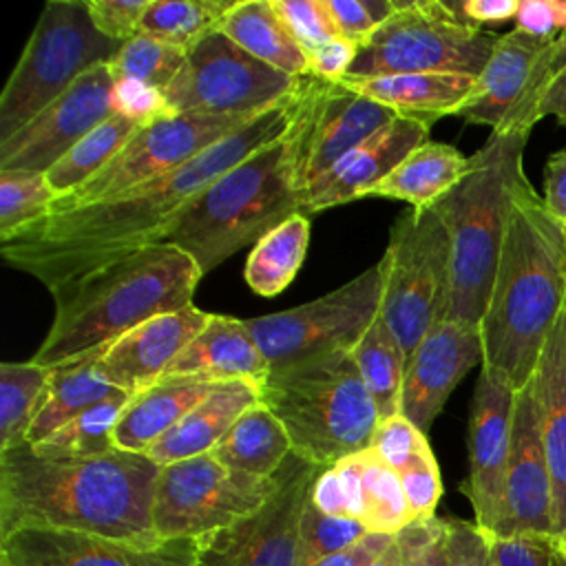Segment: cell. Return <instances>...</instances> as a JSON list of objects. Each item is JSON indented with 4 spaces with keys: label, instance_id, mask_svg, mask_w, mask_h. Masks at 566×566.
Returning a JSON list of instances; mask_svg holds the SVG:
<instances>
[{
    "label": "cell",
    "instance_id": "obj_1",
    "mask_svg": "<svg viewBox=\"0 0 566 566\" xmlns=\"http://www.w3.org/2000/svg\"><path fill=\"white\" fill-rule=\"evenodd\" d=\"M305 84V80H303ZM265 108L184 166L153 177L119 197L44 217L0 239L2 259L55 292L84 274L144 245L214 179L285 135L296 117L301 91Z\"/></svg>",
    "mask_w": 566,
    "mask_h": 566
},
{
    "label": "cell",
    "instance_id": "obj_2",
    "mask_svg": "<svg viewBox=\"0 0 566 566\" xmlns=\"http://www.w3.org/2000/svg\"><path fill=\"white\" fill-rule=\"evenodd\" d=\"M157 475L159 464L146 453L44 458L22 444L0 453V537L15 528H57L157 546Z\"/></svg>",
    "mask_w": 566,
    "mask_h": 566
},
{
    "label": "cell",
    "instance_id": "obj_3",
    "mask_svg": "<svg viewBox=\"0 0 566 566\" xmlns=\"http://www.w3.org/2000/svg\"><path fill=\"white\" fill-rule=\"evenodd\" d=\"M566 307V239L535 188L511 208L493 287L480 321L484 360L511 382L526 387L542 349Z\"/></svg>",
    "mask_w": 566,
    "mask_h": 566
},
{
    "label": "cell",
    "instance_id": "obj_4",
    "mask_svg": "<svg viewBox=\"0 0 566 566\" xmlns=\"http://www.w3.org/2000/svg\"><path fill=\"white\" fill-rule=\"evenodd\" d=\"M201 276L184 250L166 243L119 256L51 292L55 314L31 360L53 369L99 356L137 325L192 305Z\"/></svg>",
    "mask_w": 566,
    "mask_h": 566
},
{
    "label": "cell",
    "instance_id": "obj_5",
    "mask_svg": "<svg viewBox=\"0 0 566 566\" xmlns=\"http://www.w3.org/2000/svg\"><path fill=\"white\" fill-rule=\"evenodd\" d=\"M303 91L290 130L203 188L157 234L155 243L184 250L201 274H208L230 254L248 243H256L285 219L301 212Z\"/></svg>",
    "mask_w": 566,
    "mask_h": 566
},
{
    "label": "cell",
    "instance_id": "obj_6",
    "mask_svg": "<svg viewBox=\"0 0 566 566\" xmlns=\"http://www.w3.org/2000/svg\"><path fill=\"white\" fill-rule=\"evenodd\" d=\"M526 130L491 133L469 155L462 181L433 208L451 241V298L447 318L480 325L513 201L531 186L524 172Z\"/></svg>",
    "mask_w": 566,
    "mask_h": 566
},
{
    "label": "cell",
    "instance_id": "obj_7",
    "mask_svg": "<svg viewBox=\"0 0 566 566\" xmlns=\"http://www.w3.org/2000/svg\"><path fill=\"white\" fill-rule=\"evenodd\" d=\"M259 391V402L285 427L292 453L321 469L369 449L380 424L352 352L270 371Z\"/></svg>",
    "mask_w": 566,
    "mask_h": 566
},
{
    "label": "cell",
    "instance_id": "obj_8",
    "mask_svg": "<svg viewBox=\"0 0 566 566\" xmlns=\"http://www.w3.org/2000/svg\"><path fill=\"white\" fill-rule=\"evenodd\" d=\"M119 49L93 24L86 0H49L0 93V144Z\"/></svg>",
    "mask_w": 566,
    "mask_h": 566
},
{
    "label": "cell",
    "instance_id": "obj_9",
    "mask_svg": "<svg viewBox=\"0 0 566 566\" xmlns=\"http://www.w3.org/2000/svg\"><path fill=\"white\" fill-rule=\"evenodd\" d=\"M497 38V33L462 20L451 2L398 0L396 13L356 46L345 77L365 80L400 73L478 77Z\"/></svg>",
    "mask_w": 566,
    "mask_h": 566
},
{
    "label": "cell",
    "instance_id": "obj_10",
    "mask_svg": "<svg viewBox=\"0 0 566 566\" xmlns=\"http://www.w3.org/2000/svg\"><path fill=\"white\" fill-rule=\"evenodd\" d=\"M380 265V316L409 360L424 334L447 318L451 298V241L433 206L405 210L394 221Z\"/></svg>",
    "mask_w": 566,
    "mask_h": 566
},
{
    "label": "cell",
    "instance_id": "obj_11",
    "mask_svg": "<svg viewBox=\"0 0 566 566\" xmlns=\"http://www.w3.org/2000/svg\"><path fill=\"white\" fill-rule=\"evenodd\" d=\"M380 305L382 265L378 261L316 301L245 323L270 371H279L312 358L352 352L380 316Z\"/></svg>",
    "mask_w": 566,
    "mask_h": 566
},
{
    "label": "cell",
    "instance_id": "obj_12",
    "mask_svg": "<svg viewBox=\"0 0 566 566\" xmlns=\"http://www.w3.org/2000/svg\"><path fill=\"white\" fill-rule=\"evenodd\" d=\"M276 489L272 478H256L201 453L159 467L153 524L159 542L199 539L254 513Z\"/></svg>",
    "mask_w": 566,
    "mask_h": 566
},
{
    "label": "cell",
    "instance_id": "obj_13",
    "mask_svg": "<svg viewBox=\"0 0 566 566\" xmlns=\"http://www.w3.org/2000/svg\"><path fill=\"white\" fill-rule=\"evenodd\" d=\"M303 80L268 66L212 29L186 51V64L164 97L170 113L256 115L296 95Z\"/></svg>",
    "mask_w": 566,
    "mask_h": 566
},
{
    "label": "cell",
    "instance_id": "obj_14",
    "mask_svg": "<svg viewBox=\"0 0 566 566\" xmlns=\"http://www.w3.org/2000/svg\"><path fill=\"white\" fill-rule=\"evenodd\" d=\"M256 115L168 113L142 124L97 175L66 197H57L49 212H64L119 197L153 177L184 166Z\"/></svg>",
    "mask_w": 566,
    "mask_h": 566
},
{
    "label": "cell",
    "instance_id": "obj_15",
    "mask_svg": "<svg viewBox=\"0 0 566 566\" xmlns=\"http://www.w3.org/2000/svg\"><path fill=\"white\" fill-rule=\"evenodd\" d=\"M566 51V31L555 38L528 35L520 29L502 33L475 77L471 97L458 117L489 126L491 133L526 130L539 122L542 97Z\"/></svg>",
    "mask_w": 566,
    "mask_h": 566
},
{
    "label": "cell",
    "instance_id": "obj_16",
    "mask_svg": "<svg viewBox=\"0 0 566 566\" xmlns=\"http://www.w3.org/2000/svg\"><path fill=\"white\" fill-rule=\"evenodd\" d=\"M321 467L290 453L261 509L195 539V566H298V531Z\"/></svg>",
    "mask_w": 566,
    "mask_h": 566
},
{
    "label": "cell",
    "instance_id": "obj_17",
    "mask_svg": "<svg viewBox=\"0 0 566 566\" xmlns=\"http://www.w3.org/2000/svg\"><path fill=\"white\" fill-rule=\"evenodd\" d=\"M115 77L108 64L84 73L15 135L0 144V170L46 172L113 111Z\"/></svg>",
    "mask_w": 566,
    "mask_h": 566
},
{
    "label": "cell",
    "instance_id": "obj_18",
    "mask_svg": "<svg viewBox=\"0 0 566 566\" xmlns=\"http://www.w3.org/2000/svg\"><path fill=\"white\" fill-rule=\"evenodd\" d=\"M513 402L515 389L511 382L482 367L469 416V475L460 489L473 506V522L486 535L497 533L504 515Z\"/></svg>",
    "mask_w": 566,
    "mask_h": 566
},
{
    "label": "cell",
    "instance_id": "obj_19",
    "mask_svg": "<svg viewBox=\"0 0 566 566\" xmlns=\"http://www.w3.org/2000/svg\"><path fill=\"white\" fill-rule=\"evenodd\" d=\"M396 117L400 115L389 106L340 82H323L310 75L303 91L298 164L303 192L336 161Z\"/></svg>",
    "mask_w": 566,
    "mask_h": 566
},
{
    "label": "cell",
    "instance_id": "obj_20",
    "mask_svg": "<svg viewBox=\"0 0 566 566\" xmlns=\"http://www.w3.org/2000/svg\"><path fill=\"white\" fill-rule=\"evenodd\" d=\"M195 539L135 546L57 528H15L0 537V566H195Z\"/></svg>",
    "mask_w": 566,
    "mask_h": 566
},
{
    "label": "cell",
    "instance_id": "obj_21",
    "mask_svg": "<svg viewBox=\"0 0 566 566\" xmlns=\"http://www.w3.org/2000/svg\"><path fill=\"white\" fill-rule=\"evenodd\" d=\"M482 360L480 325L451 318L436 323L407 360L400 416L427 433L455 385Z\"/></svg>",
    "mask_w": 566,
    "mask_h": 566
},
{
    "label": "cell",
    "instance_id": "obj_22",
    "mask_svg": "<svg viewBox=\"0 0 566 566\" xmlns=\"http://www.w3.org/2000/svg\"><path fill=\"white\" fill-rule=\"evenodd\" d=\"M513 535H555L553 486L539 433L533 380L515 391L504 515L497 533L491 537Z\"/></svg>",
    "mask_w": 566,
    "mask_h": 566
},
{
    "label": "cell",
    "instance_id": "obj_23",
    "mask_svg": "<svg viewBox=\"0 0 566 566\" xmlns=\"http://www.w3.org/2000/svg\"><path fill=\"white\" fill-rule=\"evenodd\" d=\"M210 316L195 305L159 314L108 345L95 356V367L115 389L137 396L166 376Z\"/></svg>",
    "mask_w": 566,
    "mask_h": 566
},
{
    "label": "cell",
    "instance_id": "obj_24",
    "mask_svg": "<svg viewBox=\"0 0 566 566\" xmlns=\"http://www.w3.org/2000/svg\"><path fill=\"white\" fill-rule=\"evenodd\" d=\"M431 124L413 117H396L336 161L305 192L301 214L323 212L367 197L411 150L429 142Z\"/></svg>",
    "mask_w": 566,
    "mask_h": 566
},
{
    "label": "cell",
    "instance_id": "obj_25",
    "mask_svg": "<svg viewBox=\"0 0 566 566\" xmlns=\"http://www.w3.org/2000/svg\"><path fill=\"white\" fill-rule=\"evenodd\" d=\"M533 391L553 486V528L566 539V307L542 349Z\"/></svg>",
    "mask_w": 566,
    "mask_h": 566
},
{
    "label": "cell",
    "instance_id": "obj_26",
    "mask_svg": "<svg viewBox=\"0 0 566 566\" xmlns=\"http://www.w3.org/2000/svg\"><path fill=\"white\" fill-rule=\"evenodd\" d=\"M268 376L270 363L248 329V323L212 314L164 378H197L208 382L250 380L261 387Z\"/></svg>",
    "mask_w": 566,
    "mask_h": 566
},
{
    "label": "cell",
    "instance_id": "obj_27",
    "mask_svg": "<svg viewBox=\"0 0 566 566\" xmlns=\"http://www.w3.org/2000/svg\"><path fill=\"white\" fill-rule=\"evenodd\" d=\"M343 515L360 522L369 533L396 535L411 522L398 473L371 449L354 453L332 467Z\"/></svg>",
    "mask_w": 566,
    "mask_h": 566
},
{
    "label": "cell",
    "instance_id": "obj_28",
    "mask_svg": "<svg viewBox=\"0 0 566 566\" xmlns=\"http://www.w3.org/2000/svg\"><path fill=\"white\" fill-rule=\"evenodd\" d=\"M259 385L250 380H230L217 385L192 411H188L168 433H164L146 455L164 467L201 453H210L232 424L254 405H259Z\"/></svg>",
    "mask_w": 566,
    "mask_h": 566
},
{
    "label": "cell",
    "instance_id": "obj_29",
    "mask_svg": "<svg viewBox=\"0 0 566 566\" xmlns=\"http://www.w3.org/2000/svg\"><path fill=\"white\" fill-rule=\"evenodd\" d=\"M340 84L389 106L400 117L433 124L444 115L458 113L471 97L475 77L458 73H400L365 80L345 77Z\"/></svg>",
    "mask_w": 566,
    "mask_h": 566
},
{
    "label": "cell",
    "instance_id": "obj_30",
    "mask_svg": "<svg viewBox=\"0 0 566 566\" xmlns=\"http://www.w3.org/2000/svg\"><path fill=\"white\" fill-rule=\"evenodd\" d=\"M221 382L197 378H161L137 394L115 427V447L130 453H146L188 411H192Z\"/></svg>",
    "mask_w": 566,
    "mask_h": 566
},
{
    "label": "cell",
    "instance_id": "obj_31",
    "mask_svg": "<svg viewBox=\"0 0 566 566\" xmlns=\"http://www.w3.org/2000/svg\"><path fill=\"white\" fill-rule=\"evenodd\" d=\"M217 29L268 66L292 77H310V53L279 18L272 0H237Z\"/></svg>",
    "mask_w": 566,
    "mask_h": 566
},
{
    "label": "cell",
    "instance_id": "obj_32",
    "mask_svg": "<svg viewBox=\"0 0 566 566\" xmlns=\"http://www.w3.org/2000/svg\"><path fill=\"white\" fill-rule=\"evenodd\" d=\"M469 170V157L455 146L427 142L411 150L367 197L407 201L413 210L436 206Z\"/></svg>",
    "mask_w": 566,
    "mask_h": 566
},
{
    "label": "cell",
    "instance_id": "obj_33",
    "mask_svg": "<svg viewBox=\"0 0 566 566\" xmlns=\"http://www.w3.org/2000/svg\"><path fill=\"white\" fill-rule=\"evenodd\" d=\"M228 469L272 478L292 453V442L281 420L265 407H250L210 451Z\"/></svg>",
    "mask_w": 566,
    "mask_h": 566
},
{
    "label": "cell",
    "instance_id": "obj_34",
    "mask_svg": "<svg viewBox=\"0 0 566 566\" xmlns=\"http://www.w3.org/2000/svg\"><path fill=\"white\" fill-rule=\"evenodd\" d=\"M115 389L95 367V356L53 367L49 387L29 427L27 444L33 447L64 427L88 407L113 396Z\"/></svg>",
    "mask_w": 566,
    "mask_h": 566
},
{
    "label": "cell",
    "instance_id": "obj_35",
    "mask_svg": "<svg viewBox=\"0 0 566 566\" xmlns=\"http://www.w3.org/2000/svg\"><path fill=\"white\" fill-rule=\"evenodd\" d=\"M310 243V219L292 214L259 239L245 259L243 279L261 296L281 294L303 265Z\"/></svg>",
    "mask_w": 566,
    "mask_h": 566
},
{
    "label": "cell",
    "instance_id": "obj_36",
    "mask_svg": "<svg viewBox=\"0 0 566 566\" xmlns=\"http://www.w3.org/2000/svg\"><path fill=\"white\" fill-rule=\"evenodd\" d=\"M352 358L378 409L380 422L398 416L407 356L382 316L371 323L352 349Z\"/></svg>",
    "mask_w": 566,
    "mask_h": 566
},
{
    "label": "cell",
    "instance_id": "obj_37",
    "mask_svg": "<svg viewBox=\"0 0 566 566\" xmlns=\"http://www.w3.org/2000/svg\"><path fill=\"white\" fill-rule=\"evenodd\" d=\"M135 396L128 391H115L102 402L88 407L64 427L53 431L31 449L44 458H93L104 455L115 447V427Z\"/></svg>",
    "mask_w": 566,
    "mask_h": 566
},
{
    "label": "cell",
    "instance_id": "obj_38",
    "mask_svg": "<svg viewBox=\"0 0 566 566\" xmlns=\"http://www.w3.org/2000/svg\"><path fill=\"white\" fill-rule=\"evenodd\" d=\"M137 128V122L113 113L106 122L82 137L57 164L44 172L55 199L66 197L97 175L126 146Z\"/></svg>",
    "mask_w": 566,
    "mask_h": 566
},
{
    "label": "cell",
    "instance_id": "obj_39",
    "mask_svg": "<svg viewBox=\"0 0 566 566\" xmlns=\"http://www.w3.org/2000/svg\"><path fill=\"white\" fill-rule=\"evenodd\" d=\"M51 374L53 369L33 360L0 365V453L27 444Z\"/></svg>",
    "mask_w": 566,
    "mask_h": 566
},
{
    "label": "cell",
    "instance_id": "obj_40",
    "mask_svg": "<svg viewBox=\"0 0 566 566\" xmlns=\"http://www.w3.org/2000/svg\"><path fill=\"white\" fill-rule=\"evenodd\" d=\"M237 0H150L139 33L188 51L219 27Z\"/></svg>",
    "mask_w": 566,
    "mask_h": 566
},
{
    "label": "cell",
    "instance_id": "obj_41",
    "mask_svg": "<svg viewBox=\"0 0 566 566\" xmlns=\"http://www.w3.org/2000/svg\"><path fill=\"white\" fill-rule=\"evenodd\" d=\"M186 64V51L168 42L135 35L122 44L111 60V73L117 80H137L159 91H166Z\"/></svg>",
    "mask_w": 566,
    "mask_h": 566
},
{
    "label": "cell",
    "instance_id": "obj_42",
    "mask_svg": "<svg viewBox=\"0 0 566 566\" xmlns=\"http://www.w3.org/2000/svg\"><path fill=\"white\" fill-rule=\"evenodd\" d=\"M53 201L44 172L0 170V239L44 217Z\"/></svg>",
    "mask_w": 566,
    "mask_h": 566
},
{
    "label": "cell",
    "instance_id": "obj_43",
    "mask_svg": "<svg viewBox=\"0 0 566 566\" xmlns=\"http://www.w3.org/2000/svg\"><path fill=\"white\" fill-rule=\"evenodd\" d=\"M369 531L352 520L327 515L310 500L305 504L298 531V566H316L360 542Z\"/></svg>",
    "mask_w": 566,
    "mask_h": 566
},
{
    "label": "cell",
    "instance_id": "obj_44",
    "mask_svg": "<svg viewBox=\"0 0 566 566\" xmlns=\"http://www.w3.org/2000/svg\"><path fill=\"white\" fill-rule=\"evenodd\" d=\"M407 506L413 520H429L436 517V506L442 497V480L438 460L431 451V447L422 449L418 455H413L400 471H398Z\"/></svg>",
    "mask_w": 566,
    "mask_h": 566
},
{
    "label": "cell",
    "instance_id": "obj_45",
    "mask_svg": "<svg viewBox=\"0 0 566 566\" xmlns=\"http://www.w3.org/2000/svg\"><path fill=\"white\" fill-rule=\"evenodd\" d=\"M272 7L307 53L340 38L325 0H272Z\"/></svg>",
    "mask_w": 566,
    "mask_h": 566
},
{
    "label": "cell",
    "instance_id": "obj_46",
    "mask_svg": "<svg viewBox=\"0 0 566 566\" xmlns=\"http://www.w3.org/2000/svg\"><path fill=\"white\" fill-rule=\"evenodd\" d=\"M402 566H453L447 548V520H413L396 533Z\"/></svg>",
    "mask_w": 566,
    "mask_h": 566
},
{
    "label": "cell",
    "instance_id": "obj_47",
    "mask_svg": "<svg viewBox=\"0 0 566 566\" xmlns=\"http://www.w3.org/2000/svg\"><path fill=\"white\" fill-rule=\"evenodd\" d=\"M497 566H566V544L557 535L491 537Z\"/></svg>",
    "mask_w": 566,
    "mask_h": 566
},
{
    "label": "cell",
    "instance_id": "obj_48",
    "mask_svg": "<svg viewBox=\"0 0 566 566\" xmlns=\"http://www.w3.org/2000/svg\"><path fill=\"white\" fill-rule=\"evenodd\" d=\"M327 11L343 40L363 44L398 9V0H325Z\"/></svg>",
    "mask_w": 566,
    "mask_h": 566
},
{
    "label": "cell",
    "instance_id": "obj_49",
    "mask_svg": "<svg viewBox=\"0 0 566 566\" xmlns=\"http://www.w3.org/2000/svg\"><path fill=\"white\" fill-rule=\"evenodd\" d=\"M427 447V433H422L411 420L398 413L378 424L369 449L398 473L413 455Z\"/></svg>",
    "mask_w": 566,
    "mask_h": 566
},
{
    "label": "cell",
    "instance_id": "obj_50",
    "mask_svg": "<svg viewBox=\"0 0 566 566\" xmlns=\"http://www.w3.org/2000/svg\"><path fill=\"white\" fill-rule=\"evenodd\" d=\"M150 0H86L93 24L111 40L128 42L139 35L142 18Z\"/></svg>",
    "mask_w": 566,
    "mask_h": 566
},
{
    "label": "cell",
    "instance_id": "obj_51",
    "mask_svg": "<svg viewBox=\"0 0 566 566\" xmlns=\"http://www.w3.org/2000/svg\"><path fill=\"white\" fill-rule=\"evenodd\" d=\"M113 111L142 124H148L161 115H168L164 91L137 80H117L113 91Z\"/></svg>",
    "mask_w": 566,
    "mask_h": 566
},
{
    "label": "cell",
    "instance_id": "obj_52",
    "mask_svg": "<svg viewBox=\"0 0 566 566\" xmlns=\"http://www.w3.org/2000/svg\"><path fill=\"white\" fill-rule=\"evenodd\" d=\"M447 548L453 566H497L489 535L475 522L447 520Z\"/></svg>",
    "mask_w": 566,
    "mask_h": 566
},
{
    "label": "cell",
    "instance_id": "obj_53",
    "mask_svg": "<svg viewBox=\"0 0 566 566\" xmlns=\"http://www.w3.org/2000/svg\"><path fill=\"white\" fill-rule=\"evenodd\" d=\"M513 22L528 35L555 38L566 31V0H520Z\"/></svg>",
    "mask_w": 566,
    "mask_h": 566
},
{
    "label": "cell",
    "instance_id": "obj_54",
    "mask_svg": "<svg viewBox=\"0 0 566 566\" xmlns=\"http://www.w3.org/2000/svg\"><path fill=\"white\" fill-rule=\"evenodd\" d=\"M356 57V44L336 38L310 53V75L323 82H340Z\"/></svg>",
    "mask_w": 566,
    "mask_h": 566
},
{
    "label": "cell",
    "instance_id": "obj_55",
    "mask_svg": "<svg viewBox=\"0 0 566 566\" xmlns=\"http://www.w3.org/2000/svg\"><path fill=\"white\" fill-rule=\"evenodd\" d=\"M544 208L559 221H566V150H557L544 166Z\"/></svg>",
    "mask_w": 566,
    "mask_h": 566
},
{
    "label": "cell",
    "instance_id": "obj_56",
    "mask_svg": "<svg viewBox=\"0 0 566 566\" xmlns=\"http://www.w3.org/2000/svg\"><path fill=\"white\" fill-rule=\"evenodd\" d=\"M451 4L462 20L484 29V24H502L515 20L520 0H464Z\"/></svg>",
    "mask_w": 566,
    "mask_h": 566
},
{
    "label": "cell",
    "instance_id": "obj_57",
    "mask_svg": "<svg viewBox=\"0 0 566 566\" xmlns=\"http://www.w3.org/2000/svg\"><path fill=\"white\" fill-rule=\"evenodd\" d=\"M394 539V535H380V533H367L360 542L349 546L347 551L332 555L323 559L316 566H367L374 557H378L387 544Z\"/></svg>",
    "mask_w": 566,
    "mask_h": 566
},
{
    "label": "cell",
    "instance_id": "obj_58",
    "mask_svg": "<svg viewBox=\"0 0 566 566\" xmlns=\"http://www.w3.org/2000/svg\"><path fill=\"white\" fill-rule=\"evenodd\" d=\"M548 115L555 117L557 124L566 128V51H564L557 73L553 75V80L542 97V104H539V119H544Z\"/></svg>",
    "mask_w": 566,
    "mask_h": 566
},
{
    "label": "cell",
    "instance_id": "obj_59",
    "mask_svg": "<svg viewBox=\"0 0 566 566\" xmlns=\"http://www.w3.org/2000/svg\"><path fill=\"white\" fill-rule=\"evenodd\" d=\"M367 566H402V559H400V548H398V542H396V535L394 539L387 544V548L374 557Z\"/></svg>",
    "mask_w": 566,
    "mask_h": 566
},
{
    "label": "cell",
    "instance_id": "obj_60",
    "mask_svg": "<svg viewBox=\"0 0 566 566\" xmlns=\"http://www.w3.org/2000/svg\"><path fill=\"white\" fill-rule=\"evenodd\" d=\"M562 230H564V239H566V221L562 223Z\"/></svg>",
    "mask_w": 566,
    "mask_h": 566
},
{
    "label": "cell",
    "instance_id": "obj_61",
    "mask_svg": "<svg viewBox=\"0 0 566 566\" xmlns=\"http://www.w3.org/2000/svg\"><path fill=\"white\" fill-rule=\"evenodd\" d=\"M564 544H566V539H564Z\"/></svg>",
    "mask_w": 566,
    "mask_h": 566
}]
</instances>
